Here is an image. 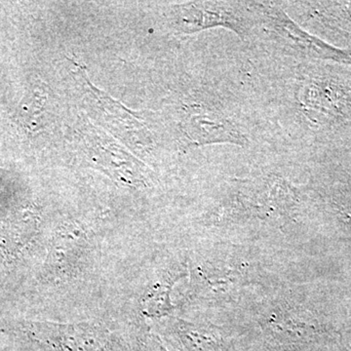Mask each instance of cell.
<instances>
[{
	"label": "cell",
	"mask_w": 351,
	"mask_h": 351,
	"mask_svg": "<svg viewBox=\"0 0 351 351\" xmlns=\"http://www.w3.org/2000/svg\"><path fill=\"white\" fill-rule=\"evenodd\" d=\"M25 334L45 351H134L121 337L93 322H29Z\"/></svg>",
	"instance_id": "cell-3"
},
{
	"label": "cell",
	"mask_w": 351,
	"mask_h": 351,
	"mask_svg": "<svg viewBox=\"0 0 351 351\" xmlns=\"http://www.w3.org/2000/svg\"><path fill=\"white\" fill-rule=\"evenodd\" d=\"M164 334L179 351H233L218 329L181 319L166 323Z\"/></svg>",
	"instance_id": "cell-4"
},
{
	"label": "cell",
	"mask_w": 351,
	"mask_h": 351,
	"mask_svg": "<svg viewBox=\"0 0 351 351\" xmlns=\"http://www.w3.org/2000/svg\"><path fill=\"white\" fill-rule=\"evenodd\" d=\"M228 184L216 208L218 217L279 221L299 213V189L276 173L232 180Z\"/></svg>",
	"instance_id": "cell-1"
},
{
	"label": "cell",
	"mask_w": 351,
	"mask_h": 351,
	"mask_svg": "<svg viewBox=\"0 0 351 351\" xmlns=\"http://www.w3.org/2000/svg\"><path fill=\"white\" fill-rule=\"evenodd\" d=\"M168 18L172 29L180 34L223 27L253 48L262 32V1L180 2L170 9Z\"/></svg>",
	"instance_id": "cell-2"
},
{
	"label": "cell",
	"mask_w": 351,
	"mask_h": 351,
	"mask_svg": "<svg viewBox=\"0 0 351 351\" xmlns=\"http://www.w3.org/2000/svg\"><path fill=\"white\" fill-rule=\"evenodd\" d=\"M134 351H170L157 335L149 330H140L132 341Z\"/></svg>",
	"instance_id": "cell-5"
}]
</instances>
